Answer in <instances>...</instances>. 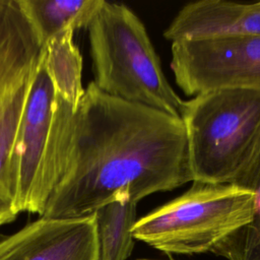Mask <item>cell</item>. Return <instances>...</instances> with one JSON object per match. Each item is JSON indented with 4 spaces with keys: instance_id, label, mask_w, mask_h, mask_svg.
I'll return each instance as SVG.
<instances>
[{
    "instance_id": "obj_1",
    "label": "cell",
    "mask_w": 260,
    "mask_h": 260,
    "mask_svg": "<svg viewBox=\"0 0 260 260\" xmlns=\"http://www.w3.org/2000/svg\"><path fill=\"white\" fill-rule=\"evenodd\" d=\"M181 118L110 95L91 81L74 113L63 174L43 217L79 218L192 182Z\"/></svg>"
},
{
    "instance_id": "obj_3",
    "label": "cell",
    "mask_w": 260,
    "mask_h": 260,
    "mask_svg": "<svg viewBox=\"0 0 260 260\" xmlns=\"http://www.w3.org/2000/svg\"><path fill=\"white\" fill-rule=\"evenodd\" d=\"M87 30L98 88L181 118L185 101L169 83L143 22L128 6L104 0Z\"/></svg>"
},
{
    "instance_id": "obj_5",
    "label": "cell",
    "mask_w": 260,
    "mask_h": 260,
    "mask_svg": "<svg viewBox=\"0 0 260 260\" xmlns=\"http://www.w3.org/2000/svg\"><path fill=\"white\" fill-rule=\"evenodd\" d=\"M253 193L235 185L193 181L179 197L136 220L135 240L165 253L211 252L253 217Z\"/></svg>"
},
{
    "instance_id": "obj_8",
    "label": "cell",
    "mask_w": 260,
    "mask_h": 260,
    "mask_svg": "<svg viewBox=\"0 0 260 260\" xmlns=\"http://www.w3.org/2000/svg\"><path fill=\"white\" fill-rule=\"evenodd\" d=\"M0 260H99L94 214L40 216L11 235H0Z\"/></svg>"
},
{
    "instance_id": "obj_14",
    "label": "cell",
    "mask_w": 260,
    "mask_h": 260,
    "mask_svg": "<svg viewBox=\"0 0 260 260\" xmlns=\"http://www.w3.org/2000/svg\"><path fill=\"white\" fill-rule=\"evenodd\" d=\"M138 260H148V259H138Z\"/></svg>"
},
{
    "instance_id": "obj_9",
    "label": "cell",
    "mask_w": 260,
    "mask_h": 260,
    "mask_svg": "<svg viewBox=\"0 0 260 260\" xmlns=\"http://www.w3.org/2000/svg\"><path fill=\"white\" fill-rule=\"evenodd\" d=\"M230 36H260V4L200 0L183 6L164 37L173 42Z\"/></svg>"
},
{
    "instance_id": "obj_7",
    "label": "cell",
    "mask_w": 260,
    "mask_h": 260,
    "mask_svg": "<svg viewBox=\"0 0 260 260\" xmlns=\"http://www.w3.org/2000/svg\"><path fill=\"white\" fill-rule=\"evenodd\" d=\"M171 69L186 95L220 89H260V36L180 40Z\"/></svg>"
},
{
    "instance_id": "obj_13",
    "label": "cell",
    "mask_w": 260,
    "mask_h": 260,
    "mask_svg": "<svg viewBox=\"0 0 260 260\" xmlns=\"http://www.w3.org/2000/svg\"><path fill=\"white\" fill-rule=\"evenodd\" d=\"M137 202L120 198L94 211L99 260H125L134 247L132 228L136 222Z\"/></svg>"
},
{
    "instance_id": "obj_2",
    "label": "cell",
    "mask_w": 260,
    "mask_h": 260,
    "mask_svg": "<svg viewBox=\"0 0 260 260\" xmlns=\"http://www.w3.org/2000/svg\"><path fill=\"white\" fill-rule=\"evenodd\" d=\"M75 111L56 94L42 54L0 182V199L17 215H43L65 168Z\"/></svg>"
},
{
    "instance_id": "obj_15",
    "label": "cell",
    "mask_w": 260,
    "mask_h": 260,
    "mask_svg": "<svg viewBox=\"0 0 260 260\" xmlns=\"http://www.w3.org/2000/svg\"><path fill=\"white\" fill-rule=\"evenodd\" d=\"M258 3H259V4H260V1H259V2H258Z\"/></svg>"
},
{
    "instance_id": "obj_12",
    "label": "cell",
    "mask_w": 260,
    "mask_h": 260,
    "mask_svg": "<svg viewBox=\"0 0 260 260\" xmlns=\"http://www.w3.org/2000/svg\"><path fill=\"white\" fill-rule=\"evenodd\" d=\"M233 184L253 193V217L248 224L220 241L211 252L226 260H260V145Z\"/></svg>"
},
{
    "instance_id": "obj_4",
    "label": "cell",
    "mask_w": 260,
    "mask_h": 260,
    "mask_svg": "<svg viewBox=\"0 0 260 260\" xmlns=\"http://www.w3.org/2000/svg\"><path fill=\"white\" fill-rule=\"evenodd\" d=\"M192 182L233 183L260 145V89L220 88L184 102Z\"/></svg>"
},
{
    "instance_id": "obj_10",
    "label": "cell",
    "mask_w": 260,
    "mask_h": 260,
    "mask_svg": "<svg viewBox=\"0 0 260 260\" xmlns=\"http://www.w3.org/2000/svg\"><path fill=\"white\" fill-rule=\"evenodd\" d=\"M104 0H17L40 42L67 30L87 28Z\"/></svg>"
},
{
    "instance_id": "obj_11",
    "label": "cell",
    "mask_w": 260,
    "mask_h": 260,
    "mask_svg": "<svg viewBox=\"0 0 260 260\" xmlns=\"http://www.w3.org/2000/svg\"><path fill=\"white\" fill-rule=\"evenodd\" d=\"M73 30L54 37L44 45L43 59L58 96L77 109L82 86V56L73 42Z\"/></svg>"
},
{
    "instance_id": "obj_6",
    "label": "cell",
    "mask_w": 260,
    "mask_h": 260,
    "mask_svg": "<svg viewBox=\"0 0 260 260\" xmlns=\"http://www.w3.org/2000/svg\"><path fill=\"white\" fill-rule=\"evenodd\" d=\"M43 50L17 0H0V182ZM16 217L0 199V226Z\"/></svg>"
}]
</instances>
